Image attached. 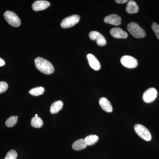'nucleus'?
Returning a JSON list of instances; mask_svg holds the SVG:
<instances>
[{
	"label": "nucleus",
	"instance_id": "obj_1",
	"mask_svg": "<svg viewBox=\"0 0 159 159\" xmlns=\"http://www.w3.org/2000/svg\"><path fill=\"white\" fill-rule=\"evenodd\" d=\"M35 66L41 72L46 74H51L54 73V66L47 59L41 57H38L34 59Z\"/></svg>",
	"mask_w": 159,
	"mask_h": 159
},
{
	"label": "nucleus",
	"instance_id": "obj_2",
	"mask_svg": "<svg viewBox=\"0 0 159 159\" xmlns=\"http://www.w3.org/2000/svg\"><path fill=\"white\" fill-rule=\"evenodd\" d=\"M127 29L129 32L136 38H143L146 35L145 30L142 29L137 23H129L127 25Z\"/></svg>",
	"mask_w": 159,
	"mask_h": 159
},
{
	"label": "nucleus",
	"instance_id": "obj_3",
	"mask_svg": "<svg viewBox=\"0 0 159 159\" xmlns=\"http://www.w3.org/2000/svg\"><path fill=\"white\" fill-rule=\"evenodd\" d=\"M4 16L6 21L12 27H18L20 25L21 21L20 18L13 11H6Z\"/></svg>",
	"mask_w": 159,
	"mask_h": 159
},
{
	"label": "nucleus",
	"instance_id": "obj_4",
	"mask_svg": "<svg viewBox=\"0 0 159 159\" xmlns=\"http://www.w3.org/2000/svg\"><path fill=\"white\" fill-rule=\"evenodd\" d=\"M134 129L137 134L142 139L147 142L151 140L152 136L150 132L144 125L141 124H136Z\"/></svg>",
	"mask_w": 159,
	"mask_h": 159
},
{
	"label": "nucleus",
	"instance_id": "obj_5",
	"mask_svg": "<svg viewBox=\"0 0 159 159\" xmlns=\"http://www.w3.org/2000/svg\"><path fill=\"white\" fill-rule=\"evenodd\" d=\"M80 19L79 16L77 15H74L69 16L66 18L62 20L61 26L63 29H68L71 28L79 22Z\"/></svg>",
	"mask_w": 159,
	"mask_h": 159
},
{
	"label": "nucleus",
	"instance_id": "obj_6",
	"mask_svg": "<svg viewBox=\"0 0 159 159\" xmlns=\"http://www.w3.org/2000/svg\"><path fill=\"white\" fill-rule=\"evenodd\" d=\"M120 62L124 67L129 69L134 68L138 65L137 60L129 55L122 56L120 59Z\"/></svg>",
	"mask_w": 159,
	"mask_h": 159
},
{
	"label": "nucleus",
	"instance_id": "obj_7",
	"mask_svg": "<svg viewBox=\"0 0 159 159\" xmlns=\"http://www.w3.org/2000/svg\"><path fill=\"white\" fill-rule=\"evenodd\" d=\"M157 92L154 88H151L146 90L143 95V99L145 102L149 103L156 99Z\"/></svg>",
	"mask_w": 159,
	"mask_h": 159
},
{
	"label": "nucleus",
	"instance_id": "obj_8",
	"mask_svg": "<svg viewBox=\"0 0 159 159\" xmlns=\"http://www.w3.org/2000/svg\"><path fill=\"white\" fill-rule=\"evenodd\" d=\"M89 36L92 40H97V44L99 46L102 47L106 44L107 41L105 38L98 31H91L89 34Z\"/></svg>",
	"mask_w": 159,
	"mask_h": 159
},
{
	"label": "nucleus",
	"instance_id": "obj_9",
	"mask_svg": "<svg viewBox=\"0 0 159 159\" xmlns=\"http://www.w3.org/2000/svg\"><path fill=\"white\" fill-rule=\"evenodd\" d=\"M50 6V3L47 1L40 0L34 2L32 5V9L35 11H41L47 9Z\"/></svg>",
	"mask_w": 159,
	"mask_h": 159
},
{
	"label": "nucleus",
	"instance_id": "obj_10",
	"mask_svg": "<svg viewBox=\"0 0 159 159\" xmlns=\"http://www.w3.org/2000/svg\"><path fill=\"white\" fill-rule=\"evenodd\" d=\"M104 22L115 26H119L121 23V18L116 14L110 15L105 17Z\"/></svg>",
	"mask_w": 159,
	"mask_h": 159
},
{
	"label": "nucleus",
	"instance_id": "obj_11",
	"mask_svg": "<svg viewBox=\"0 0 159 159\" xmlns=\"http://www.w3.org/2000/svg\"><path fill=\"white\" fill-rule=\"evenodd\" d=\"M110 34L115 38L126 39L128 37V34L119 28H114L111 29Z\"/></svg>",
	"mask_w": 159,
	"mask_h": 159
},
{
	"label": "nucleus",
	"instance_id": "obj_12",
	"mask_svg": "<svg viewBox=\"0 0 159 159\" xmlns=\"http://www.w3.org/2000/svg\"><path fill=\"white\" fill-rule=\"evenodd\" d=\"M87 58L88 59L89 63L92 69L95 70H98L101 68L100 62L97 57L93 54H89L87 55Z\"/></svg>",
	"mask_w": 159,
	"mask_h": 159
},
{
	"label": "nucleus",
	"instance_id": "obj_13",
	"mask_svg": "<svg viewBox=\"0 0 159 159\" xmlns=\"http://www.w3.org/2000/svg\"><path fill=\"white\" fill-rule=\"evenodd\" d=\"M99 104L101 108L107 112L112 111L113 108L109 101L105 97H101L99 100Z\"/></svg>",
	"mask_w": 159,
	"mask_h": 159
},
{
	"label": "nucleus",
	"instance_id": "obj_14",
	"mask_svg": "<svg viewBox=\"0 0 159 159\" xmlns=\"http://www.w3.org/2000/svg\"><path fill=\"white\" fill-rule=\"evenodd\" d=\"M125 10L127 13L129 14H134L138 12L139 11V7L135 1H129L126 5Z\"/></svg>",
	"mask_w": 159,
	"mask_h": 159
},
{
	"label": "nucleus",
	"instance_id": "obj_15",
	"mask_svg": "<svg viewBox=\"0 0 159 159\" xmlns=\"http://www.w3.org/2000/svg\"><path fill=\"white\" fill-rule=\"evenodd\" d=\"M87 146L85 140L84 139H79L74 142L72 145V148L75 151H79L84 149Z\"/></svg>",
	"mask_w": 159,
	"mask_h": 159
},
{
	"label": "nucleus",
	"instance_id": "obj_16",
	"mask_svg": "<svg viewBox=\"0 0 159 159\" xmlns=\"http://www.w3.org/2000/svg\"><path fill=\"white\" fill-rule=\"evenodd\" d=\"M63 106V103L61 100L55 101L51 104L50 112L51 114H56L59 111Z\"/></svg>",
	"mask_w": 159,
	"mask_h": 159
},
{
	"label": "nucleus",
	"instance_id": "obj_17",
	"mask_svg": "<svg viewBox=\"0 0 159 159\" xmlns=\"http://www.w3.org/2000/svg\"><path fill=\"white\" fill-rule=\"evenodd\" d=\"M98 139H99V138L97 135L92 134L86 137L84 139V140H85L86 143L87 145L91 146L97 143V141H98Z\"/></svg>",
	"mask_w": 159,
	"mask_h": 159
},
{
	"label": "nucleus",
	"instance_id": "obj_18",
	"mask_svg": "<svg viewBox=\"0 0 159 159\" xmlns=\"http://www.w3.org/2000/svg\"><path fill=\"white\" fill-rule=\"evenodd\" d=\"M31 125L36 128L41 127L43 125V122L42 119L39 116H34L31 119Z\"/></svg>",
	"mask_w": 159,
	"mask_h": 159
},
{
	"label": "nucleus",
	"instance_id": "obj_19",
	"mask_svg": "<svg viewBox=\"0 0 159 159\" xmlns=\"http://www.w3.org/2000/svg\"><path fill=\"white\" fill-rule=\"evenodd\" d=\"M44 91V89L43 87H38L31 89L29 91V93L32 96L37 97L43 94Z\"/></svg>",
	"mask_w": 159,
	"mask_h": 159
},
{
	"label": "nucleus",
	"instance_id": "obj_20",
	"mask_svg": "<svg viewBox=\"0 0 159 159\" xmlns=\"http://www.w3.org/2000/svg\"><path fill=\"white\" fill-rule=\"evenodd\" d=\"M18 116H12L9 117L6 120V125L7 127H11L14 126L16 124L17 122Z\"/></svg>",
	"mask_w": 159,
	"mask_h": 159
},
{
	"label": "nucleus",
	"instance_id": "obj_21",
	"mask_svg": "<svg viewBox=\"0 0 159 159\" xmlns=\"http://www.w3.org/2000/svg\"><path fill=\"white\" fill-rule=\"evenodd\" d=\"M17 157V152L15 150L12 149L8 152L4 159H16Z\"/></svg>",
	"mask_w": 159,
	"mask_h": 159
},
{
	"label": "nucleus",
	"instance_id": "obj_22",
	"mask_svg": "<svg viewBox=\"0 0 159 159\" xmlns=\"http://www.w3.org/2000/svg\"><path fill=\"white\" fill-rule=\"evenodd\" d=\"M8 89V84L5 81H0V94L5 93Z\"/></svg>",
	"mask_w": 159,
	"mask_h": 159
},
{
	"label": "nucleus",
	"instance_id": "obj_23",
	"mask_svg": "<svg viewBox=\"0 0 159 159\" xmlns=\"http://www.w3.org/2000/svg\"><path fill=\"white\" fill-rule=\"evenodd\" d=\"M152 29L153 32L155 33L158 39H159V25L156 23H152Z\"/></svg>",
	"mask_w": 159,
	"mask_h": 159
},
{
	"label": "nucleus",
	"instance_id": "obj_24",
	"mask_svg": "<svg viewBox=\"0 0 159 159\" xmlns=\"http://www.w3.org/2000/svg\"><path fill=\"white\" fill-rule=\"evenodd\" d=\"M115 2L118 4H124V3L127 2L128 1L127 0H116Z\"/></svg>",
	"mask_w": 159,
	"mask_h": 159
},
{
	"label": "nucleus",
	"instance_id": "obj_25",
	"mask_svg": "<svg viewBox=\"0 0 159 159\" xmlns=\"http://www.w3.org/2000/svg\"><path fill=\"white\" fill-rule=\"evenodd\" d=\"M5 64H6V62H5V61L0 57V67L3 66H5Z\"/></svg>",
	"mask_w": 159,
	"mask_h": 159
},
{
	"label": "nucleus",
	"instance_id": "obj_26",
	"mask_svg": "<svg viewBox=\"0 0 159 159\" xmlns=\"http://www.w3.org/2000/svg\"><path fill=\"white\" fill-rule=\"evenodd\" d=\"M35 117H37L38 116V115H37V114H36V115H35Z\"/></svg>",
	"mask_w": 159,
	"mask_h": 159
}]
</instances>
